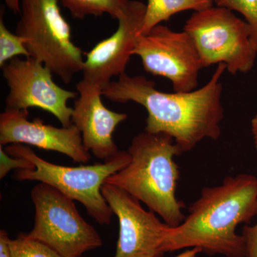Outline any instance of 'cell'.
Listing matches in <instances>:
<instances>
[{"label":"cell","instance_id":"obj_1","mask_svg":"<svg viewBox=\"0 0 257 257\" xmlns=\"http://www.w3.org/2000/svg\"><path fill=\"white\" fill-rule=\"evenodd\" d=\"M226 70L218 64L210 80L189 92H161L144 76L121 74L102 90V95L116 103H138L147 111L145 131L165 134L174 139L182 152L191 151L205 139L217 140L224 119L221 77Z\"/></svg>","mask_w":257,"mask_h":257},{"label":"cell","instance_id":"obj_2","mask_svg":"<svg viewBox=\"0 0 257 257\" xmlns=\"http://www.w3.org/2000/svg\"><path fill=\"white\" fill-rule=\"evenodd\" d=\"M189 211L182 224L171 226L164 253L199 248L209 256L246 257L245 240L236 229L257 216V177L240 174L204 187Z\"/></svg>","mask_w":257,"mask_h":257},{"label":"cell","instance_id":"obj_3","mask_svg":"<svg viewBox=\"0 0 257 257\" xmlns=\"http://www.w3.org/2000/svg\"><path fill=\"white\" fill-rule=\"evenodd\" d=\"M127 152L130 163L108 177L105 183L131 194L170 226L182 224L185 205L177 197L180 172L175 157L183 152L174 139L145 131L133 138Z\"/></svg>","mask_w":257,"mask_h":257},{"label":"cell","instance_id":"obj_4","mask_svg":"<svg viewBox=\"0 0 257 257\" xmlns=\"http://www.w3.org/2000/svg\"><path fill=\"white\" fill-rule=\"evenodd\" d=\"M5 150L10 156L25 159L35 165V170H15L13 178L18 181H37L52 186L83 204L87 214L98 224H110L114 213L101 194V189L108 177L130 163L131 156L127 151H119L104 163L71 167L47 162L23 144L10 145Z\"/></svg>","mask_w":257,"mask_h":257},{"label":"cell","instance_id":"obj_5","mask_svg":"<svg viewBox=\"0 0 257 257\" xmlns=\"http://www.w3.org/2000/svg\"><path fill=\"white\" fill-rule=\"evenodd\" d=\"M60 0H22L16 34L23 37L31 57L62 79L72 82L82 73V50L72 41L70 25L59 7Z\"/></svg>","mask_w":257,"mask_h":257},{"label":"cell","instance_id":"obj_6","mask_svg":"<svg viewBox=\"0 0 257 257\" xmlns=\"http://www.w3.org/2000/svg\"><path fill=\"white\" fill-rule=\"evenodd\" d=\"M184 31L192 37L204 68L224 63L230 74H236L254 66L257 50L249 25L227 8L213 6L195 12Z\"/></svg>","mask_w":257,"mask_h":257},{"label":"cell","instance_id":"obj_7","mask_svg":"<svg viewBox=\"0 0 257 257\" xmlns=\"http://www.w3.org/2000/svg\"><path fill=\"white\" fill-rule=\"evenodd\" d=\"M31 198L35 219L30 238L63 257H81L102 246L100 235L83 219L73 199L42 182L32 189Z\"/></svg>","mask_w":257,"mask_h":257},{"label":"cell","instance_id":"obj_8","mask_svg":"<svg viewBox=\"0 0 257 257\" xmlns=\"http://www.w3.org/2000/svg\"><path fill=\"white\" fill-rule=\"evenodd\" d=\"M133 55L141 59L148 73L170 80L176 92L195 90L204 68L192 37L165 25L155 27L147 35H138Z\"/></svg>","mask_w":257,"mask_h":257},{"label":"cell","instance_id":"obj_9","mask_svg":"<svg viewBox=\"0 0 257 257\" xmlns=\"http://www.w3.org/2000/svg\"><path fill=\"white\" fill-rule=\"evenodd\" d=\"M9 92L5 110H28L36 107L54 115L62 126H71L73 108L68 105L78 92L60 87L53 80V73L33 57L13 59L1 67Z\"/></svg>","mask_w":257,"mask_h":257},{"label":"cell","instance_id":"obj_10","mask_svg":"<svg viewBox=\"0 0 257 257\" xmlns=\"http://www.w3.org/2000/svg\"><path fill=\"white\" fill-rule=\"evenodd\" d=\"M101 194L119 219V239L114 257H161L171 226L153 211L119 187L104 183Z\"/></svg>","mask_w":257,"mask_h":257},{"label":"cell","instance_id":"obj_11","mask_svg":"<svg viewBox=\"0 0 257 257\" xmlns=\"http://www.w3.org/2000/svg\"><path fill=\"white\" fill-rule=\"evenodd\" d=\"M147 5L130 0L118 19V28L110 37L99 42L86 56L84 80L104 89L114 77L125 73L133 57L137 37L143 25Z\"/></svg>","mask_w":257,"mask_h":257},{"label":"cell","instance_id":"obj_12","mask_svg":"<svg viewBox=\"0 0 257 257\" xmlns=\"http://www.w3.org/2000/svg\"><path fill=\"white\" fill-rule=\"evenodd\" d=\"M28 116V110H5L0 114V145L25 144L60 152L74 162L87 163L90 160L82 135L74 124L55 127L40 118L30 121Z\"/></svg>","mask_w":257,"mask_h":257},{"label":"cell","instance_id":"obj_13","mask_svg":"<svg viewBox=\"0 0 257 257\" xmlns=\"http://www.w3.org/2000/svg\"><path fill=\"white\" fill-rule=\"evenodd\" d=\"M76 87L79 96L74 104L72 124L80 132L88 152L99 160H109L119 152L113 133L128 115L107 109L101 101L102 89L99 86L82 79Z\"/></svg>","mask_w":257,"mask_h":257},{"label":"cell","instance_id":"obj_14","mask_svg":"<svg viewBox=\"0 0 257 257\" xmlns=\"http://www.w3.org/2000/svg\"><path fill=\"white\" fill-rule=\"evenodd\" d=\"M214 4V0H148L145 20L138 35H147L155 27L168 21L177 13L187 10L202 11Z\"/></svg>","mask_w":257,"mask_h":257},{"label":"cell","instance_id":"obj_15","mask_svg":"<svg viewBox=\"0 0 257 257\" xmlns=\"http://www.w3.org/2000/svg\"><path fill=\"white\" fill-rule=\"evenodd\" d=\"M72 18L83 20L87 16L101 17L107 14L117 20L130 0H60Z\"/></svg>","mask_w":257,"mask_h":257},{"label":"cell","instance_id":"obj_16","mask_svg":"<svg viewBox=\"0 0 257 257\" xmlns=\"http://www.w3.org/2000/svg\"><path fill=\"white\" fill-rule=\"evenodd\" d=\"M23 55L31 57L25 40L18 34L10 32L5 25L4 15L0 16V67L13 59Z\"/></svg>","mask_w":257,"mask_h":257},{"label":"cell","instance_id":"obj_17","mask_svg":"<svg viewBox=\"0 0 257 257\" xmlns=\"http://www.w3.org/2000/svg\"><path fill=\"white\" fill-rule=\"evenodd\" d=\"M12 257H63L45 243L20 233L15 239L10 240Z\"/></svg>","mask_w":257,"mask_h":257},{"label":"cell","instance_id":"obj_18","mask_svg":"<svg viewBox=\"0 0 257 257\" xmlns=\"http://www.w3.org/2000/svg\"><path fill=\"white\" fill-rule=\"evenodd\" d=\"M214 4L242 15L251 29V40L257 50V0H214Z\"/></svg>","mask_w":257,"mask_h":257},{"label":"cell","instance_id":"obj_19","mask_svg":"<svg viewBox=\"0 0 257 257\" xmlns=\"http://www.w3.org/2000/svg\"><path fill=\"white\" fill-rule=\"evenodd\" d=\"M13 170H35V165L25 159L10 156L0 145V179H4Z\"/></svg>","mask_w":257,"mask_h":257},{"label":"cell","instance_id":"obj_20","mask_svg":"<svg viewBox=\"0 0 257 257\" xmlns=\"http://www.w3.org/2000/svg\"><path fill=\"white\" fill-rule=\"evenodd\" d=\"M241 235L246 243V257H257V222L243 226Z\"/></svg>","mask_w":257,"mask_h":257},{"label":"cell","instance_id":"obj_21","mask_svg":"<svg viewBox=\"0 0 257 257\" xmlns=\"http://www.w3.org/2000/svg\"><path fill=\"white\" fill-rule=\"evenodd\" d=\"M9 234L4 229L0 231V257H12Z\"/></svg>","mask_w":257,"mask_h":257},{"label":"cell","instance_id":"obj_22","mask_svg":"<svg viewBox=\"0 0 257 257\" xmlns=\"http://www.w3.org/2000/svg\"><path fill=\"white\" fill-rule=\"evenodd\" d=\"M5 4L15 14H20L21 11L22 0H4Z\"/></svg>","mask_w":257,"mask_h":257},{"label":"cell","instance_id":"obj_23","mask_svg":"<svg viewBox=\"0 0 257 257\" xmlns=\"http://www.w3.org/2000/svg\"><path fill=\"white\" fill-rule=\"evenodd\" d=\"M200 253H202V250L200 248H190L175 257H197L198 254Z\"/></svg>","mask_w":257,"mask_h":257},{"label":"cell","instance_id":"obj_24","mask_svg":"<svg viewBox=\"0 0 257 257\" xmlns=\"http://www.w3.org/2000/svg\"><path fill=\"white\" fill-rule=\"evenodd\" d=\"M251 133L253 139L255 147L257 150V114L253 116L251 121Z\"/></svg>","mask_w":257,"mask_h":257}]
</instances>
